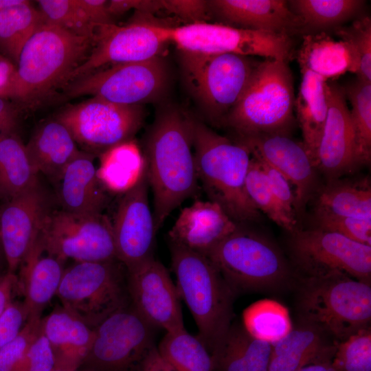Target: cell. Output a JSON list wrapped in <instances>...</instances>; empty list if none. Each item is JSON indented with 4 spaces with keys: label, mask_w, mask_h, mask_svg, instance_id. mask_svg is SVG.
Instances as JSON below:
<instances>
[{
    "label": "cell",
    "mask_w": 371,
    "mask_h": 371,
    "mask_svg": "<svg viewBox=\"0 0 371 371\" xmlns=\"http://www.w3.org/2000/svg\"><path fill=\"white\" fill-rule=\"evenodd\" d=\"M194 117L168 106L156 115L144 141L143 155L153 194L156 232L168 216L198 190L193 151Z\"/></svg>",
    "instance_id": "obj_1"
},
{
    "label": "cell",
    "mask_w": 371,
    "mask_h": 371,
    "mask_svg": "<svg viewBox=\"0 0 371 371\" xmlns=\"http://www.w3.org/2000/svg\"><path fill=\"white\" fill-rule=\"evenodd\" d=\"M193 151L198 181L209 201L219 205L238 224L258 220L260 212L245 188L251 159L249 148L195 118Z\"/></svg>",
    "instance_id": "obj_2"
},
{
    "label": "cell",
    "mask_w": 371,
    "mask_h": 371,
    "mask_svg": "<svg viewBox=\"0 0 371 371\" xmlns=\"http://www.w3.org/2000/svg\"><path fill=\"white\" fill-rule=\"evenodd\" d=\"M95 43L55 25L44 23L23 46L16 65L9 98L34 105L68 83Z\"/></svg>",
    "instance_id": "obj_3"
},
{
    "label": "cell",
    "mask_w": 371,
    "mask_h": 371,
    "mask_svg": "<svg viewBox=\"0 0 371 371\" xmlns=\"http://www.w3.org/2000/svg\"><path fill=\"white\" fill-rule=\"evenodd\" d=\"M170 251L179 295L212 357L231 326L234 291L207 256L172 244Z\"/></svg>",
    "instance_id": "obj_4"
},
{
    "label": "cell",
    "mask_w": 371,
    "mask_h": 371,
    "mask_svg": "<svg viewBox=\"0 0 371 371\" xmlns=\"http://www.w3.org/2000/svg\"><path fill=\"white\" fill-rule=\"evenodd\" d=\"M287 61L265 59L222 126L236 137L286 133L294 123V88Z\"/></svg>",
    "instance_id": "obj_5"
},
{
    "label": "cell",
    "mask_w": 371,
    "mask_h": 371,
    "mask_svg": "<svg viewBox=\"0 0 371 371\" xmlns=\"http://www.w3.org/2000/svg\"><path fill=\"white\" fill-rule=\"evenodd\" d=\"M184 85L207 122L222 124L248 86L258 65L252 56L179 51Z\"/></svg>",
    "instance_id": "obj_6"
},
{
    "label": "cell",
    "mask_w": 371,
    "mask_h": 371,
    "mask_svg": "<svg viewBox=\"0 0 371 371\" xmlns=\"http://www.w3.org/2000/svg\"><path fill=\"white\" fill-rule=\"evenodd\" d=\"M299 310L309 326L342 341L370 327V284L345 275L305 278Z\"/></svg>",
    "instance_id": "obj_7"
},
{
    "label": "cell",
    "mask_w": 371,
    "mask_h": 371,
    "mask_svg": "<svg viewBox=\"0 0 371 371\" xmlns=\"http://www.w3.org/2000/svg\"><path fill=\"white\" fill-rule=\"evenodd\" d=\"M207 257L234 293L276 289L291 280V269L279 249L240 225Z\"/></svg>",
    "instance_id": "obj_8"
},
{
    "label": "cell",
    "mask_w": 371,
    "mask_h": 371,
    "mask_svg": "<svg viewBox=\"0 0 371 371\" xmlns=\"http://www.w3.org/2000/svg\"><path fill=\"white\" fill-rule=\"evenodd\" d=\"M170 74L163 55L140 62L113 65L66 85L69 98L98 97L122 105L157 102L168 93Z\"/></svg>",
    "instance_id": "obj_9"
},
{
    "label": "cell",
    "mask_w": 371,
    "mask_h": 371,
    "mask_svg": "<svg viewBox=\"0 0 371 371\" xmlns=\"http://www.w3.org/2000/svg\"><path fill=\"white\" fill-rule=\"evenodd\" d=\"M122 265L118 260L80 262L65 269L56 294L62 307L95 328L126 306Z\"/></svg>",
    "instance_id": "obj_10"
},
{
    "label": "cell",
    "mask_w": 371,
    "mask_h": 371,
    "mask_svg": "<svg viewBox=\"0 0 371 371\" xmlns=\"http://www.w3.org/2000/svg\"><path fill=\"white\" fill-rule=\"evenodd\" d=\"M291 234V258L304 279L345 275L370 284L371 246L315 227Z\"/></svg>",
    "instance_id": "obj_11"
},
{
    "label": "cell",
    "mask_w": 371,
    "mask_h": 371,
    "mask_svg": "<svg viewBox=\"0 0 371 371\" xmlns=\"http://www.w3.org/2000/svg\"><path fill=\"white\" fill-rule=\"evenodd\" d=\"M140 105H122L98 97L64 108L56 117L83 151L100 156L109 148L133 139L142 126Z\"/></svg>",
    "instance_id": "obj_12"
},
{
    "label": "cell",
    "mask_w": 371,
    "mask_h": 371,
    "mask_svg": "<svg viewBox=\"0 0 371 371\" xmlns=\"http://www.w3.org/2000/svg\"><path fill=\"white\" fill-rule=\"evenodd\" d=\"M169 41L179 51L203 54H234L287 61L293 54L288 35L199 22L168 26Z\"/></svg>",
    "instance_id": "obj_13"
},
{
    "label": "cell",
    "mask_w": 371,
    "mask_h": 371,
    "mask_svg": "<svg viewBox=\"0 0 371 371\" xmlns=\"http://www.w3.org/2000/svg\"><path fill=\"white\" fill-rule=\"evenodd\" d=\"M44 249L62 262H104L117 259L112 223L101 214L51 211L39 233Z\"/></svg>",
    "instance_id": "obj_14"
},
{
    "label": "cell",
    "mask_w": 371,
    "mask_h": 371,
    "mask_svg": "<svg viewBox=\"0 0 371 371\" xmlns=\"http://www.w3.org/2000/svg\"><path fill=\"white\" fill-rule=\"evenodd\" d=\"M153 328L133 306L113 312L94 328L83 363L90 371L124 370L153 346Z\"/></svg>",
    "instance_id": "obj_15"
},
{
    "label": "cell",
    "mask_w": 371,
    "mask_h": 371,
    "mask_svg": "<svg viewBox=\"0 0 371 371\" xmlns=\"http://www.w3.org/2000/svg\"><path fill=\"white\" fill-rule=\"evenodd\" d=\"M168 26L142 20L118 26H100L87 58L71 74L68 83L109 64L140 62L163 55L170 43Z\"/></svg>",
    "instance_id": "obj_16"
},
{
    "label": "cell",
    "mask_w": 371,
    "mask_h": 371,
    "mask_svg": "<svg viewBox=\"0 0 371 371\" xmlns=\"http://www.w3.org/2000/svg\"><path fill=\"white\" fill-rule=\"evenodd\" d=\"M146 162L135 185L119 203L112 223L117 259L126 271L153 257L157 232L148 200Z\"/></svg>",
    "instance_id": "obj_17"
},
{
    "label": "cell",
    "mask_w": 371,
    "mask_h": 371,
    "mask_svg": "<svg viewBox=\"0 0 371 371\" xmlns=\"http://www.w3.org/2000/svg\"><path fill=\"white\" fill-rule=\"evenodd\" d=\"M127 273L133 308L145 320L166 333L185 328L180 297L164 265L152 257Z\"/></svg>",
    "instance_id": "obj_18"
},
{
    "label": "cell",
    "mask_w": 371,
    "mask_h": 371,
    "mask_svg": "<svg viewBox=\"0 0 371 371\" xmlns=\"http://www.w3.org/2000/svg\"><path fill=\"white\" fill-rule=\"evenodd\" d=\"M51 211L38 180L0 207V242L8 273L21 267Z\"/></svg>",
    "instance_id": "obj_19"
},
{
    "label": "cell",
    "mask_w": 371,
    "mask_h": 371,
    "mask_svg": "<svg viewBox=\"0 0 371 371\" xmlns=\"http://www.w3.org/2000/svg\"><path fill=\"white\" fill-rule=\"evenodd\" d=\"M234 139L245 144L251 156L272 166L290 182L295 198V214H301L319 187L317 168L302 142L286 133H265Z\"/></svg>",
    "instance_id": "obj_20"
},
{
    "label": "cell",
    "mask_w": 371,
    "mask_h": 371,
    "mask_svg": "<svg viewBox=\"0 0 371 371\" xmlns=\"http://www.w3.org/2000/svg\"><path fill=\"white\" fill-rule=\"evenodd\" d=\"M328 113L316 153V168L326 182L357 170V163L350 109L341 87L326 82Z\"/></svg>",
    "instance_id": "obj_21"
},
{
    "label": "cell",
    "mask_w": 371,
    "mask_h": 371,
    "mask_svg": "<svg viewBox=\"0 0 371 371\" xmlns=\"http://www.w3.org/2000/svg\"><path fill=\"white\" fill-rule=\"evenodd\" d=\"M210 18L237 28L291 36L304 30L300 17L284 0L207 1Z\"/></svg>",
    "instance_id": "obj_22"
},
{
    "label": "cell",
    "mask_w": 371,
    "mask_h": 371,
    "mask_svg": "<svg viewBox=\"0 0 371 371\" xmlns=\"http://www.w3.org/2000/svg\"><path fill=\"white\" fill-rule=\"evenodd\" d=\"M239 225L217 203L196 200L181 211L168 237L170 244L207 256Z\"/></svg>",
    "instance_id": "obj_23"
},
{
    "label": "cell",
    "mask_w": 371,
    "mask_h": 371,
    "mask_svg": "<svg viewBox=\"0 0 371 371\" xmlns=\"http://www.w3.org/2000/svg\"><path fill=\"white\" fill-rule=\"evenodd\" d=\"M95 157L82 150L65 168L57 182L62 210L76 214L102 213L109 192L98 177Z\"/></svg>",
    "instance_id": "obj_24"
},
{
    "label": "cell",
    "mask_w": 371,
    "mask_h": 371,
    "mask_svg": "<svg viewBox=\"0 0 371 371\" xmlns=\"http://www.w3.org/2000/svg\"><path fill=\"white\" fill-rule=\"evenodd\" d=\"M63 265L44 249L38 234L21 265L18 278L27 319L41 316L45 306L56 295L65 270Z\"/></svg>",
    "instance_id": "obj_25"
},
{
    "label": "cell",
    "mask_w": 371,
    "mask_h": 371,
    "mask_svg": "<svg viewBox=\"0 0 371 371\" xmlns=\"http://www.w3.org/2000/svg\"><path fill=\"white\" fill-rule=\"evenodd\" d=\"M41 327L54 354L55 369L77 370L90 350L94 328L63 307L42 319Z\"/></svg>",
    "instance_id": "obj_26"
},
{
    "label": "cell",
    "mask_w": 371,
    "mask_h": 371,
    "mask_svg": "<svg viewBox=\"0 0 371 371\" xmlns=\"http://www.w3.org/2000/svg\"><path fill=\"white\" fill-rule=\"evenodd\" d=\"M68 129L55 118L41 124L25 148L36 171L57 183L68 164L82 150Z\"/></svg>",
    "instance_id": "obj_27"
},
{
    "label": "cell",
    "mask_w": 371,
    "mask_h": 371,
    "mask_svg": "<svg viewBox=\"0 0 371 371\" xmlns=\"http://www.w3.org/2000/svg\"><path fill=\"white\" fill-rule=\"evenodd\" d=\"M297 60L301 70L309 71L326 82L347 72L357 75L359 65L349 43L335 40L325 32L303 34Z\"/></svg>",
    "instance_id": "obj_28"
},
{
    "label": "cell",
    "mask_w": 371,
    "mask_h": 371,
    "mask_svg": "<svg viewBox=\"0 0 371 371\" xmlns=\"http://www.w3.org/2000/svg\"><path fill=\"white\" fill-rule=\"evenodd\" d=\"M299 91L294 108L303 141L315 166L319 142L328 113L326 81L313 73L302 69Z\"/></svg>",
    "instance_id": "obj_29"
},
{
    "label": "cell",
    "mask_w": 371,
    "mask_h": 371,
    "mask_svg": "<svg viewBox=\"0 0 371 371\" xmlns=\"http://www.w3.org/2000/svg\"><path fill=\"white\" fill-rule=\"evenodd\" d=\"M272 344L251 337L243 327L231 326L212 355L214 371H267Z\"/></svg>",
    "instance_id": "obj_30"
},
{
    "label": "cell",
    "mask_w": 371,
    "mask_h": 371,
    "mask_svg": "<svg viewBox=\"0 0 371 371\" xmlns=\"http://www.w3.org/2000/svg\"><path fill=\"white\" fill-rule=\"evenodd\" d=\"M314 196V212L371 220V186L368 179L328 181Z\"/></svg>",
    "instance_id": "obj_31"
},
{
    "label": "cell",
    "mask_w": 371,
    "mask_h": 371,
    "mask_svg": "<svg viewBox=\"0 0 371 371\" xmlns=\"http://www.w3.org/2000/svg\"><path fill=\"white\" fill-rule=\"evenodd\" d=\"M98 177L108 192L124 193L138 180L144 166L143 152L130 140L102 153Z\"/></svg>",
    "instance_id": "obj_32"
},
{
    "label": "cell",
    "mask_w": 371,
    "mask_h": 371,
    "mask_svg": "<svg viewBox=\"0 0 371 371\" xmlns=\"http://www.w3.org/2000/svg\"><path fill=\"white\" fill-rule=\"evenodd\" d=\"M38 180L25 144L16 133L0 135V199H12Z\"/></svg>",
    "instance_id": "obj_33"
},
{
    "label": "cell",
    "mask_w": 371,
    "mask_h": 371,
    "mask_svg": "<svg viewBox=\"0 0 371 371\" xmlns=\"http://www.w3.org/2000/svg\"><path fill=\"white\" fill-rule=\"evenodd\" d=\"M30 1L0 10V55L16 65L20 53L32 36L45 23Z\"/></svg>",
    "instance_id": "obj_34"
},
{
    "label": "cell",
    "mask_w": 371,
    "mask_h": 371,
    "mask_svg": "<svg viewBox=\"0 0 371 371\" xmlns=\"http://www.w3.org/2000/svg\"><path fill=\"white\" fill-rule=\"evenodd\" d=\"M290 8L302 20L304 30L321 32L355 16L363 8L361 0H292Z\"/></svg>",
    "instance_id": "obj_35"
},
{
    "label": "cell",
    "mask_w": 371,
    "mask_h": 371,
    "mask_svg": "<svg viewBox=\"0 0 371 371\" xmlns=\"http://www.w3.org/2000/svg\"><path fill=\"white\" fill-rule=\"evenodd\" d=\"M157 350L177 371H214L213 359L206 346L185 328L166 333Z\"/></svg>",
    "instance_id": "obj_36"
},
{
    "label": "cell",
    "mask_w": 371,
    "mask_h": 371,
    "mask_svg": "<svg viewBox=\"0 0 371 371\" xmlns=\"http://www.w3.org/2000/svg\"><path fill=\"white\" fill-rule=\"evenodd\" d=\"M245 330L253 337L269 344L283 339L293 328L288 309L269 299L256 301L243 313Z\"/></svg>",
    "instance_id": "obj_37"
},
{
    "label": "cell",
    "mask_w": 371,
    "mask_h": 371,
    "mask_svg": "<svg viewBox=\"0 0 371 371\" xmlns=\"http://www.w3.org/2000/svg\"><path fill=\"white\" fill-rule=\"evenodd\" d=\"M341 88L352 106L350 117L360 168L371 159V82L357 78Z\"/></svg>",
    "instance_id": "obj_38"
},
{
    "label": "cell",
    "mask_w": 371,
    "mask_h": 371,
    "mask_svg": "<svg viewBox=\"0 0 371 371\" xmlns=\"http://www.w3.org/2000/svg\"><path fill=\"white\" fill-rule=\"evenodd\" d=\"M246 192L256 208L290 233L297 229V218L276 198L258 161L251 156L245 181Z\"/></svg>",
    "instance_id": "obj_39"
},
{
    "label": "cell",
    "mask_w": 371,
    "mask_h": 371,
    "mask_svg": "<svg viewBox=\"0 0 371 371\" xmlns=\"http://www.w3.org/2000/svg\"><path fill=\"white\" fill-rule=\"evenodd\" d=\"M36 2L47 23L72 34L95 40L98 27L91 22L78 0H38Z\"/></svg>",
    "instance_id": "obj_40"
},
{
    "label": "cell",
    "mask_w": 371,
    "mask_h": 371,
    "mask_svg": "<svg viewBox=\"0 0 371 371\" xmlns=\"http://www.w3.org/2000/svg\"><path fill=\"white\" fill-rule=\"evenodd\" d=\"M336 371H371V331L362 329L341 341L331 362Z\"/></svg>",
    "instance_id": "obj_41"
},
{
    "label": "cell",
    "mask_w": 371,
    "mask_h": 371,
    "mask_svg": "<svg viewBox=\"0 0 371 371\" xmlns=\"http://www.w3.org/2000/svg\"><path fill=\"white\" fill-rule=\"evenodd\" d=\"M322 333L309 325L292 329L283 339L272 344L271 357L291 354L311 357L319 361H327V355L333 350L324 346Z\"/></svg>",
    "instance_id": "obj_42"
},
{
    "label": "cell",
    "mask_w": 371,
    "mask_h": 371,
    "mask_svg": "<svg viewBox=\"0 0 371 371\" xmlns=\"http://www.w3.org/2000/svg\"><path fill=\"white\" fill-rule=\"evenodd\" d=\"M335 34L349 43L359 58L357 78L371 82V19L362 16L347 27H337Z\"/></svg>",
    "instance_id": "obj_43"
},
{
    "label": "cell",
    "mask_w": 371,
    "mask_h": 371,
    "mask_svg": "<svg viewBox=\"0 0 371 371\" xmlns=\"http://www.w3.org/2000/svg\"><path fill=\"white\" fill-rule=\"evenodd\" d=\"M315 228L336 233L371 246V220L314 212Z\"/></svg>",
    "instance_id": "obj_44"
},
{
    "label": "cell",
    "mask_w": 371,
    "mask_h": 371,
    "mask_svg": "<svg viewBox=\"0 0 371 371\" xmlns=\"http://www.w3.org/2000/svg\"><path fill=\"white\" fill-rule=\"evenodd\" d=\"M41 316L28 318L12 341L0 348V371H16L30 345L41 332Z\"/></svg>",
    "instance_id": "obj_45"
},
{
    "label": "cell",
    "mask_w": 371,
    "mask_h": 371,
    "mask_svg": "<svg viewBox=\"0 0 371 371\" xmlns=\"http://www.w3.org/2000/svg\"><path fill=\"white\" fill-rule=\"evenodd\" d=\"M54 354L41 328V332L25 352L16 371H54Z\"/></svg>",
    "instance_id": "obj_46"
},
{
    "label": "cell",
    "mask_w": 371,
    "mask_h": 371,
    "mask_svg": "<svg viewBox=\"0 0 371 371\" xmlns=\"http://www.w3.org/2000/svg\"><path fill=\"white\" fill-rule=\"evenodd\" d=\"M255 159L259 163L276 198L289 214L296 217L295 193L290 182L276 169L260 159Z\"/></svg>",
    "instance_id": "obj_47"
},
{
    "label": "cell",
    "mask_w": 371,
    "mask_h": 371,
    "mask_svg": "<svg viewBox=\"0 0 371 371\" xmlns=\"http://www.w3.org/2000/svg\"><path fill=\"white\" fill-rule=\"evenodd\" d=\"M161 10L173 14L187 24L207 22L210 19L207 1L201 0H161Z\"/></svg>",
    "instance_id": "obj_48"
},
{
    "label": "cell",
    "mask_w": 371,
    "mask_h": 371,
    "mask_svg": "<svg viewBox=\"0 0 371 371\" xmlns=\"http://www.w3.org/2000/svg\"><path fill=\"white\" fill-rule=\"evenodd\" d=\"M27 320L23 303L12 302L0 316V348L17 337Z\"/></svg>",
    "instance_id": "obj_49"
},
{
    "label": "cell",
    "mask_w": 371,
    "mask_h": 371,
    "mask_svg": "<svg viewBox=\"0 0 371 371\" xmlns=\"http://www.w3.org/2000/svg\"><path fill=\"white\" fill-rule=\"evenodd\" d=\"M91 22L97 27L115 24L106 0H78Z\"/></svg>",
    "instance_id": "obj_50"
},
{
    "label": "cell",
    "mask_w": 371,
    "mask_h": 371,
    "mask_svg": "<svg viewBox=\"0 0 371 371\" xmlns=\"http://www.w3.org/2000/svg\"><path fill=\"white\" fill-rule=\"evenodd\" d=\"M18 121L17 109L7 99L0 98V135L15 133Z\"/></svg>",
    "instance_id": "obj_51"
},
{
    "label": "cell",
    "mask_w": 371,
    "mask_h": 371,
    "mask_svg": "<svg viewBox=\"0 0 371 371\" xmlns=\"http://www.w3.org/2000/svg\"><path fill=\"white\" fill-rule=\"evenodd\" d=\"M19 285L15 273H8L0 276V316L12 304V293Z\"/></svg>",
    "instance_id": "obj_52"
},
{
    "label": "cell",
    "mask_w": 371,
    "mask_h": 371,
    "mask_svg": "<svg viewBox=\"0 0 371 371\" xmlns=\"http://www.w3.org/2000/svg\"><path fill=\"white\" fill-rule=\"evenodd\" d=\"M15 72L16 65L0 55V98H9Z\"/></svg>",
    "instance_id": "obj_53"
},
{
    "label": "cell",
    "mask_w": 371,
    "mask_h": 371,
    "mask_svg": "<svg viewBox=\"0 0 371 371\" xmlns=\"http://www.w3.org/2000/svg\"><path fill=\"white\" fill-rule=\"evenodd\" d=\"M141 371H177L153 346L141 360Z\"/></svg>",
    "instance_id": "obj_54"
},
{
    "label": "cell",
    "mask_w": 371,
    "mask_h": 371,
    "mask_svg": "<svg viewBox=\"0 0 371 371\" xmlns=\"http://www.w3.org/2000/svg\"><path fill=\"white\" fill-rule=\"evenodd\" d=\"M295 371H336L331 362L327 361L306 365Z\"/></svg>",
    "instance_id": "obj_55"
},
{
    "label": "cell",
    "mask_w": 371,
    "mask_h": 371,
    "mask_svg": "<svg viewBox=\"0 0 371 371\" xmlns=\"http://www.w3.org/2000/svg\"><path fill=\"white\" fill-rule=\"evenodd\" d=\"M25 0H0V10L15 6L23 3Z\"/></svg>",
    "instance_id": "obj_56"
},
{
    "label": "cell",
    "mask_w": 371,
    "mask_h": 371,
    "mask_svg": "<svg viewBox=\"0 0 371 371\" xmlns=\"http://www.w3.org/2000/svg\"><path fill=\"white\" fill-rule=\"evenodd\" d=\"M1 252H3V250H2V247H1V242H0V256L1 255Z\"/></svg>",
    "instance_id": "obj_57"
},
{
    "label": "cell",
    "mask_w": 371,
    "mask_h": 371,
    "mask_svg": "<svg viewBox=\"0 0 371 371\" xmlns=\"http://www.w3.org/2000/svg\"><path fill=\"white\" fill-rule=\"evenodd\" d=\"M54 371H63V370H56L55 369ZM73 371H78V370H73Z\"/></svg>",
    "instance_id": "obj_58"
}]
</instances>
